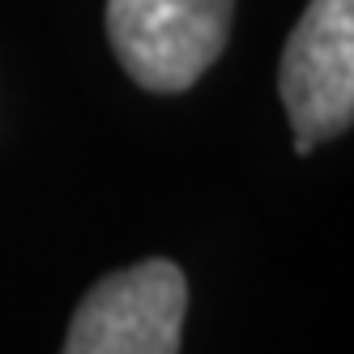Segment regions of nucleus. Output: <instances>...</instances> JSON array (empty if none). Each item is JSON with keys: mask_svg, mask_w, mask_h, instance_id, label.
I'll return each mask as SVG.
<instances>
[{"mask_svg": "<svg viewBox=\"0 0 354 354\" xmlns=\"http://www.w3.org/2000/svg\"><path fill=\"white\" fill-rule=\"evenodd\" d=\"M231 17L235 0H107V39L141 90L180 94L222 56Z\"/></svg>", "mask_w": 354, "mask_h": 354, "instance_id": "obj_1", "label": "nucleus"}, {"mask_svg": "<svg viewBox=\"0 0 354 354\" xmlns=\"http://www.w3.org/2000/svg\"><path fill=\"white\" fill-rule=\"evenodd\" d=\"M277 90L295 129V154H312L354 124V0H312L286 39Z\"/></svg>", "mask_w": 354, "mask_h": 354, "instance_id": "obj_2", "label": "nucleus"}, {"mask_svg": "<svg viewBox=\"0 0 354 354\" xmlns=\"http://www.w3.org/2000/svg\"><path fill=\"white\" fill-rule=\"evenodd\" d=\"M188 282L171 261H141L103 277L68 324V354H175Z\"/></svg>", "mask_w": 354, "mask_h": 354, "instance_id": "obj_3", "label": "nucleus"}]
</instances>
